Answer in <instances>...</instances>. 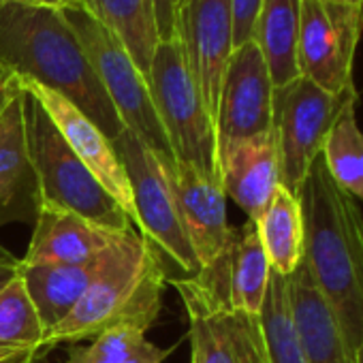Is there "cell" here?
I'll list each match as a JSON object with an SVG mask.
<instances>
[{"mask_svg":"<svg viewBox=\"0 0 363 363\" xmlns=\"http://www.w3.org/2000/svg\"><path fill=\"white\" fill-rule=\"evenodd\" d=\"M354 354H357V363H363V335H361V342H359Z\"/></svg>","mask_w":363,"mask_h":363,"instance_id":"cell-33","label":"cell"},{"mask_svg":"<svg viewBox=\"0 0 363 363\" xmlns=\"http://www.w3.org/2000/svg\"><path fill=\"white\" fill-rule=\"evenodd\" d=\"M16 86H18V77L9 69L0 67V109H3V105L7 103V99Z\"/></svg>","mask_w":363,"mask_h":363,"instance_id":"cell-31","label":"cell"},{"mask_svg":"<svg viewBox=\"0 0 363 363\" xmlns=\"http://www.w3.org/2000/svg\"><path fill=\"white\" fill-rule=\"evenodd\" d=\"M272 278V267L261 246L255 220H248L235 229V238L227 261V299L229 306L246 316L259 318L267 286Z\"/></svg>","mask_w":363,"mask_h":363,"instance_id":"cell-21","label":"cell"},{"mask_svg":"<svg viewBox=\"0 0 363 363\" xmlns=\"http://www.w3.org/2000/svg\"><path fill=\"white\" fill-rule=\"evenodd\" d=\"M274 84L265 58L255 41L231 52L225 69L218 113L216 145H229L240 139L272 130Z\"/></svg>","mask_w":363,"mask_h":363,"instance_id":"cell-13","label":"cell"},{"mask_svg":"<svg viewBox=\"0 0 363 363\" xmlns=\"http://www.w3.org/2000/svg\"><path fill=\"white\" fill-rule=\"evenodd\" d=\"M147 86L173 158L220 177L216 128L175 37L158 43Z\"/></svg>","mask_w":363,"mask_h":363,"instance_id":"cell-5","label":"cell"},{"mask_svg":"<svg viewBox=\"0 0 363 363\" xmlns=\"http://www.w3.org/2000/svg\"><path fill=\"white\" fill-rule=\"evenodd\" d=\"M18 84L43 107V111L50 116L52 124L58 128L73 154L90 169V173L99 179V184L107 191V195L122 208L130 225H135L137 216L133 206L130 182L124 162L120 160L113 147V141L62 94L26 77H18Z\"/></svg>","mask_w":363,"mask_h":363,"instance_id":"cell-12","label":"cell"},{"mask_svg":"<svg viewBox=\"0 0 363 363\" xmlns=\"http://www.w3.org/2000/svg\"><path fill=\"white\" fill-rule=\"evenodd\" d=\"M113 147L124 162L130 182L137 216L135 225L139 227V235L162 265L167 282L197 276L201 267L184 231L167 171V160L173 156L156 152L126 128L113 141Z\"/></svg>","mask_w":363,"mask_h":363,"instance_id":"cell-4","label":"cell"},{"mask_svg":"<svg viewBox=\"0 0 363 363\" xmlns=\"http://www.w3.org/2000/svg\"><path fill=\"white\" fill-rule=\"evenodd\" d=\"M18 265L20 259H16L7 248L0 250V291L18 278Z\"/></svg>","mask_w":363,"mask_h":363,"instance_id":"cell-30","label":"cell"},{"mask_svg":"<svg viewBox=\"0 0 363 363\" xmlns=\"http://www.w3.org/2000/svg\"><path fill=\"white\" fill-rule=\"evenodd\" d=\"M45 329L20 278L0 291V363H33Z\"/></svg>","mask_w":363,"mask_h":363,"instance_id":"cell-24","label":"cell"},{"mask_svg":"<svg viewBox=\"0 0 363 363\" xmlns=\"http://www.w3.org/2000/svg\"><path fill=\"white\" fill-rule=\"evenodd\" d=\"M179 0H154V18L160 41L175 37V11Z\"/></svg>","mask_w":363,"mask_h":363,"instance_id":"cell-29","label":"cell"},{"mask_svg":"<svg viewBox=\"0 0 363 363\" xmlns=\"http://www.w3.org/2000/svg\"><path fill=\"white\" fill-rule=\"evenodd\" d=\"M293 323L308 363H357L340 325L312 282L303 261L286 278Z\"/></svg>","mask_w":363,"mask_h":363,"instance_id":"cell-18","label":"cell"},{"mask_svg":"<svg viewBox=\"0 0 363 363\" xmlns=\"http://www.w3.org/2000/svg\"><path fill=\"white\" fill-rule=\"evenodd\" d=\"M363 30V5L301 0L297 39L299 75L329 94L354 88L352 65Z\"/></svg>","mask_w":363,"mask_h":363,"instance_id":"cell-10","label":"cell"},{"mask_svg":"<svg viewBox=\"0 0 363 363\" xmlns=\"http://www.w3.org/2000/svg\"><path fill=\"white\" fill-rule=\"evenodd\" d=\"M299 20L301 0H263L252 41L265 58L274 88H282L299 77Z\"/></svg>","mask_w":363,"mask_h":363,"instance_id":"cell-20","label":"cell"},{"mask_svg":"<svg viewBox=\"0 0 363 363\" xmlns=\"http://www.w3.org/2000/svg\"><path fill=\"white\" fill-rule=\"evenodd\" d=\"M220 182L227 197L257 220L280 186V162L274 130L233 141L218 150Z\"/></svg>","mask_w":363,"mask_h":363,"instance_id":"cell-17","label":"cell"},{"mask_svg":"<svg viewBox=\"0 0 363 363\" xmlns=\"http://www.w3.org/2000/svg\"><path fill=\"white\" fill-rule=\"evenodd\" d=\"M320 158L335 184L363 201V133L357 124V96L342 107L331 124Z\"/></svg>","mask_w":363,"mask_h":363,"instance_id":"cell-25","label":"cell"},{"mask_svg":"<svg viewBox=\"0 0 363 363\" xmlns=\"http://www.w3.org/2000/svg\"><path fill=\"white\" fill-rule=\"evenodd\" d=\"M24 103L26 92L18 84L0 109V229L11 223L35 225L43 206L28 152Z\"/></svg>","mask_w":363,"mask_h":363,"instance_id":"cell-15","label":"cell"},{"mask_svg":"<svg viewBox=\"0 0 363 363\" xmlns=\"http://www.w3.org/2000/svg\"><path fill=\"white\" fill-rule=\"evenodd\" d=\"M33 363H45V359H39V361H33Z\"/></svg>","mask_w":363,"mask_h":363,"instance_id":"cell-35","label":"cell"},{"mask_svg":"<svg viewBox=\"0 0 363 363\" xmlns=\"http://www.w3.org/2000/svg\"><path fill=\"white\" fill-rule=\"evenodd\" d=\"M173 348H160L135 327H116L88 346H73L67 363H164Z\"/></svg>","mask_w":363,"mask_h":363,"instance_id":"cell-27","label":"cell"},{"mask_svg":"<svg viewBox=\"0 0 363 363\" xmlns=\"http://www.w3.org/2000/svg\"><path fill=\"white\" fill-rule=\"evenodd\" d=\"M175 39L182 43L208 113L216 124L220 86L233 52L231 0H179Z\"/></svg>","mask_w":363,"mask_h":363,"instance_id":"cell-11","label":"cell"},{"mask_svg":"<svg viewBox=\"0 0 363 363\" xmlns=\"http://www.w3.org/2000/svg\"><path fill=\"white\" fill-rule=\"evenodd\" d=\"M303 216V265L333 312L348 346L363 335V214L318 156L297 193Z\"/></svg>","mask_w":363,"mask_h":363,"instance_id":"cell-1","label":"cell"},{"mask_svg":"<svg viewBox=\"0 0 363 363\" xmlns=\"http://www.w3.org/2000/svg\"><path fill=\"white\" fill-rule=\"evenodd\" d=\"M60 13L79 39L82 50L92 65L101 86L105 88L113 109L118 111L124 128L137 135L156 152L173 156L152 103L147 79L137 69L122 43L84 3L69 5L60 9Z\"/></svg>","mask_w":363,"mask_h":363,"instance_id":"cell-7","label":"cell"},{"mask_svg":"<svg viewBox=\"0 0 363 363\" xmlns=\"http://www.w3.org/2000/svg\"><path fill=\"white\" fill-rule=\"evenodd\" d=\"M167 171L184 231L203 272L227 255L235 238V227H231L227 218V195L223 191V182L220 177L177 162L175 158L167 160Z\"/></svg>","mask_w":363,"mask_h":363,"instance_id":"cell-14","label":"cell"},{"mask_svg":"<svg viewBox=\"0 0 363 363\" xmlns=\"http://www.w3.org/2000/svg\"><path fill=\"white\" fill-rule=\"evenodd\" d=\"M354 96V88L329 94L301 75L282 88H274L272 130L278 147L280 186L293 195L299 193L312 162L323 152L331 124Z\"/></svg>","mask_w":363,"mask_h":363,"instance_id":"cell-8","label":"cell"},{"mask_svg":"<svg viewBox=\"0 0 363 363\" xmlns=\"http://www.w3.org/2000/svg\"><path fill=\"white\" fill-rule=\"evenodd\" d=\"M18 3H24V5H33V7H45V9H65L69 5H75V3H82V0H18Z\"/></svg>","mask_w":363,"mask_h":363,"instance_id":"cell-32","label":"cell"},{"mask_svg":"<svg viewBox=\"0 0 363 363\" xmlns=\"http://www.w3.org/2000/svg\"><path fill=\"white\" fill-rule=\"evenodd\" d=\"M0 67L69 99L111 141L122 135L118 111L58 9L0 0Z\"/></svg>","mask_w":363,"mask_h":363,"instance_id":"cell-2","label":"cell"},{"mask_svg":"<svg viewBox=\"0 0 363 363\" xmlns=\"http://www.w3.org/2000/svg\"><path fill=\"white\" fill-rule=\"evenodd\" d=\"M26 139L39 177L43 203L75 212L109 231L124 233L133 225L122 208L107 195L90 169L73 154L43 107L26 92Z\"/></svg>","mask_w":363,"mask_h":363,"instance_id":"cell-6","label":"cell"},{"mask_svg":"<svg viewBox=\"0 0 363 363\" xmlns=\"http://www.w3.org/2000/svg\"><path fill=\"white\" fill-rule=\"evenodd\" d=\"M101 259L103 255L86 265H26L20 261L18 278L22 280L45 333L58 327L75 310L94 280Z\"/></svg>","mask_w":363,"mask_h":363,"instance_id":"cell-19","label":"cell"},{"mask_svg":"<svg viewBox=\"0 0 363 363\" xmlns=\"http://www.w3.org/2000/svg\"><path fill=\"white\" fill-rule=\"evenodd\" d=\"M265 363H308L289 303L286 278L272 272L267 295L259 314Z\"/></svg>","mask_w":363,"mask_h":363,"instance_id":"cell-26","label":"cell"},{"mask_svg":"<svg viewBox=\"0 0 363 363\" xmlns=\"http://www.w3.org/2000/svg\"><path fill=\"white\" fill-rule=\"evenodd\" d=\"M82 3L122 43L147 79L152 58L160 43L154 0H82Z\"/></svg>","mask_w":363,"mask_h":363,"instance_id":"cell-23","label":"cell"},{"mask_svg":"<svg viewBox=\"0 0 363 363\" xmlns=\"http://www.w3.org/2000/svg\"><path fill=\"white\" fill-rule=\"evenodd\" d=\"M189 318L191 357L197 363H265L259 318L229 306L199 276L169 280Z\"/></svg>","mask_w":363,"mask_h":363,"instance_id":"cell-9","label":"cell"},{"mask_svg":"<svg viewBox=\"0 0 363 363\" xmlns=\"http://www.w3.org/2000/svg\"><path fill=\"white\" fill-rule=\"evenodd\" d=\"M255 225L272 272L289 278L303 259V216L297 195L278 186Z\"/></svg>","mask_w":363,"mask_h":363,"instance_id":"cell-22","label":"cell"},{"mask_svg":"<svg viewBox=\"0 0 363 363\" xmlns=\"http://www.w3.org/2000/svg\"><path fill=\"white\" fill-rule=\"evenodd\" d=\"M167 274L145 240L126 231L103 252L101 267L75 310L43 335L39 359L60 344L92 340L116 327L147 331L160 316Z\"/></svg>","mask_w":363,"mask_h":363,"instance_id":"cell-3","label":"cell"},{"mask_svg":"<svg viewBox=\"0 0 363 363\" xmlns=\"http://www.w3.org/2000/svg\"><path fill=\"white\" fill-rule=\"evenodd\" d=\"M191 363H197V361H195V359H193V357H191Z\"/></svg>","mask_w":363,"mask_h":363,"instance_id":"cell-36","label":"cell"},{"mask_svg":"<svg viewBox=\"0 0 363 363\" xmlns=\"http://www.w3.org/2000/svg\"><path fill=\"white\" fill-rule=\"evenodd\" d=\"M120 235L75 212L43 203L28 250L20 261L26 265H86L96 261Z\"/></svg>","mask_w":363,"mask_h":363,"instance_id":"cell-16","label":"cell"},{"mask_svg":"<svg viewBox=\"0 0 363 363\" xmlns=\"http://www.w3.org/2000/svg\"><path fill=\"white\" fill-rule=\"evenodd\" d=\"M329 3H344V5H363V0H329Z\"/></svg>","mask_w":363,"mask_h":363,"instance_id":"cell-34","label":"cell"},{"mask_svg":"<svg viewBox=\"0 0 363 363\" xmlns=\"http://www.w3.org/2000/svg\"><path fill=\"white\" fill-rule=\"evenodd\" d=\"M263 0H231L233 11V50L252 41L255 24L259 18Z\"/></svg>","mask_w":363,"mask_h":363,"instance_id":"cell-28","label":"cell"}]
</instances>
